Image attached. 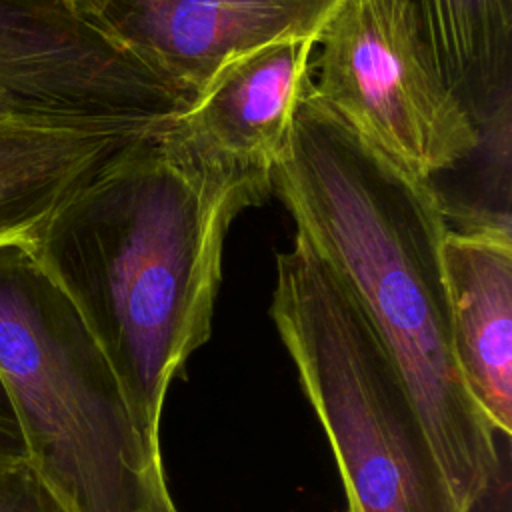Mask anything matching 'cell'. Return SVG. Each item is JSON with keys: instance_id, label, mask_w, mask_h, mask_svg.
Returning a JSON list of instances; mask_svg holds the SVG:
<instances>
[{"instance_id": "4", "label": "cell", "mask_w": 512, "mask_h": 512, "mask_svg": "<svg viewBox=\"0 0 512 512\" xmlns=\"http://www.w3.org/2000/svg\"><path fill=\"white\" fill-rule=\"evenodd\" d=\"M270 316L330 442L348 512H468L370 320L300 234L276 256Z\"/></svg>"}, {"instance_id": "12", "label": "cell", "mask_w": 512, "mask_h": 512, "mask_svg": "<svg viewBox=\"0 0 512 512\" xmlns=\"http://www.w3.org/2000/svg\"><path fill=\"white\" fill-rule=\"evenodd\" d=\"M0 512H66L28 460L0 464Z\"/></svg>"}, {"instance_id": "2", "label": "cell", "mask_w": 512, "mask_h": 512, "mask_svg": "<svg viewBox=\"0 0 512 512\" xmlns=\"http://www.w3.org/2000/svg\"><path fill=\"white\" fill-rule=\"evenodd\" d=\"M272 190L296 234L350 290L400 372L460 504L472 508L500 472L496 432L456 362L442 242L428 180L414 178L348 128L308 74Z\"/></svg>"}, {"instance_id": "8", "label": "cell", "mask_w": 512, "mask_h": 512, "mask_svg": "<svg viewBox=\"0 0 512 512\" xmlns=\"http://www.w3.org/2000/svg\"><path fill=\"white\" fill-rule=\"evenodd\" d=\"M444 282L456 362L494 432L512 434V230L448 228Z\"/></svg>"}, {"instance_id": "5", "label": "cell", "mask_w": 512, "mask_h": 512, "mask_svg": "<svg viewBox=\"0 0 512 512\" xmlns=\"http://www.w3.org/2000/svg\"><path fill=\"white\" fill-rule=\"evenodd\" d=\"M310 58L318 98L420 180L462 162L478 128L442 78L416 0H340Z\"/></svg>"}, {"instance_id": "9", "label": "cell", "mask_w": 512, "mask_h": 512, "mask_svg": "<svg viewBox=\"0 0 512 512\" xmlns=\"http://www.w3.org/2000/svg\"><path fill=\"white\" fill-rule=\"evenodd\" d=\"M144 134L0 124V244H30L70 194Z\"/></svg>"}, {"instance_id": "6", "label": "cell", "mask_w": 512, "mask_h": 512, "mask_svg": "<svg viewBox=\"0 0 512 512\" xmlns=\"http://www.w3.org/2000/svg\"><path fill=\"white\" fill-rule=\"evenodd\" d=\"M192 100L82 0H0V124L152 132Z\"/></svg>"}, {"instance_id": "13", "label": "cell", "mask_w": 512, "mask_h": 512, "mask_svg": "<svg viewBox=\"0 0 512 512\" xmlns=\"http://www.w3.org/2000/svg\"><path fill=\"white\" fill-rule=\"evenodd\" d=\"M20 460H26L24 440H22L10 398L0 380V464L20 462Z\"/></svg>"}, {"instance_id": "11", "label": "cell", "mask_w": 512, "mask_h": 512, "mask_svg": "<svg viewBox=\"0 0 512 512\" xmlns=\"http://www.w3.org/2000/svg\"><path fill=\"white\" fill-rule=\"evenodd\" d=\"M214 10L270 20L300 36H318L322 24L340 0H188Z\"/></svg>"}, {"instance_id": "14", "label": "cell", "mask_w": 512, "mask_h": 512, "mask_svg": "<svg viewBox=\"0 0 512 512\" xmlns=\"http://www.w3.org/2000/svg\"><path fill=\"white\" fill-rule=\"evenodd\" d=\"M150 512H178V508H176L174 500H170V502H166V504L156 506V508H154V510H150Z\"/></svg>"}, {"instance_id": "7", "label": "cell", "mask_w": 512, "mask_h": 512, "mask_svg": "<svg viewBox=\"0 0 512 512\" xmlns=\"http://www.w3.org/2000/svg\"><path fill=\"white\" fill-rule=\"evenodd\" d=\"M314 44L316 36H284L228 58L172 126L204 152L272 174Z\"/></svg>"}, {"instance_id": "3", "label": "cell", "mask_w": 512, "mask_h": 512, "mask_svg": "<svg viewBox=\"0 0 512 512\" xmlns=\"http://www.w3.org/2000/svg\"><path fill=\"white\" fill-rule=\"evenodd\" d=\"M0 380L26 460L66 512H150L172 500L162 454L110 362L24 242L0 244Z\"/></svg>"}, {"instance_id": "1", "label": "cell", "mask_w": 512, "mask_h": 512, "mask_svg": "<svg viewBox=\"0 0 512 512\" xmlns=\"http://www.w3.org/2000/svg\"><path fill=\"white\" fill-rule=\"evenodd\" d=\"M172 120L114 156L28 244L80 312L156 454L168 386L212 334L228 228L272 192V174L204 152Z\"/></svg>"}, {"instance_id": "10", "label": "cell", "mask_w": 512, "mask_h": 512, "mask_svg": "<svg viewBox=\"0 0 512 512\" xmlns=\"http://www.w3.org/2000/svg\"><path fill=\"white\" fill-rule=\"evenodd\" d=\"M438 70L476 128L512 108V0H416Z\"/></svg>"}]
</instances>
